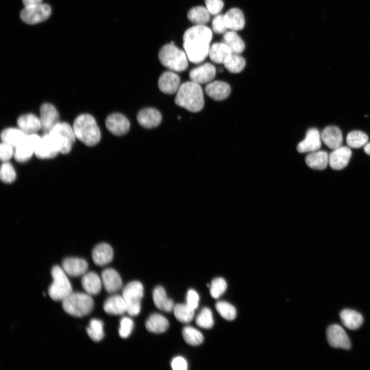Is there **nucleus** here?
<instances>
[{"instance_id":"nucleus-10","label":"nucleus","mask_w":370,"mask_h":370,"mask_svg":"<svg viewBox=\"0 0 370 370\" xmlns=\"http://www.w3.org/2000/svg\"><path fill=\"white\" fill-rule=\"evenodd\" d=\"M50 132L60 142V153L66 154L70 152L76 138L73 128L66 122H59Z\"/></svg>"},{"instance_id":"nucleus-44","label":"nucleus","mask_w":370,"mask_h":370,"mask_svg":"<svg viewBox=\"0 0 370 370\" xmlns=\"http://www.w3.org/2000/svg\"><path fill=\"white\" fill-rule=\"evenodd\" d=\"M227 283L222 278L213 279L210 285V292L211 296L215 299L219 298L227 289Z\"/></svg>"},{"instance_id":"nucleus-11","label":"nucleus","mask_w":370,"mask_h":370,"mask_svg":"<svg viewBox=\"0 0 370 370\" xmlns=\"http://www.w3.org/2000/svg\"><path fill=\"white\" fill-rule=\"evenodd\" d=\"M36 133L26 134L22 142L15 148L14 157L20 162L29 159L34 154L35 149L41 140Z\"/></svg>"},{"instance_id":"nucleus-28","label":"nucleus","mask_w":370,"mask_h":370,"mask_svg":"<svg viewBox=\"0 0 370 370\" xmlns=\"http://www.w3.org/2000/svg\"><path fill=\"white\" fill-rule=\"evenodd\" d=\"M153 299L155 305L159 309L165 312L173 310L174 304L173 300L167 297L165 289L160 286L155 288L153 292Z\"/></svg>"},{"instance_id":"nucleus-33","label":"nucleus","mask_w":370,"mask_h":370,"mask_svg":"<svg viewBox=\"0 0 370 370\" xmlns=\"http://www.w3.org/2000/svg\"><path fill=\"white\" fill-rule=\"evenodd\" d=\"M340 317L343 324L351 330L358 329L363 321V317L360 313L349 309L342 310Z\"/></svg>"},{"instance_id":"nucleus-34","label":"nucleus","mask_w":370,"mask_h":370,"mask_svg":"<svg viewBox=\"0 0 370 370\" xmlns=\"http://www.w3.org/2000/svg\"><path fill=\"white\" fill-rule=\"evenodd\" d=\"M169 326L168 320L159 313L151 315L145 322L146 329L154 333H162L165 331Z\"/></svg>"},{"instance_id":"nucleus-48","label":"nucleus","mask_w":370,"mask_h":370,"mask_svg":"<svg viewBox=\"0 0 370 370\" xmlns=\"http://www.w3.org/2000/svg\"><path fill=\"white\" fill-rule=\"evenodd\" d=\"M212 29L216 33L226 32L227 28L224 22V15L218 14L215 15L212 21Z\"/></svg>"},{"instance_id":"nucleus-13","label":"nucleus","mask_w":370,"mask_h":370,"mask_svg":"<svg viewBox=\"0 0 370 370\" xmlns=\"http://www.w3.org/2000/svg\"><path fill=\"white\" fill-rule=\"evenodd\" d=\"M42 129L45 133L50 132L59 123V114L52 104L45 103L40 110Z\"/></svg>"},{"instance_id":"nucleus-16","label":"nucleus","mask_w":370,"mask_h":370,"mask_svg":"<svg viewBox=\"0 0 370 370\" xmlns=\"http://www.w3.org/2000/svg\"><path fill=\"white\" fill-rule=\"evenodd\" d=\"M351 154V151L349 147L341 146L334 149L329 154L328 164L334 170H342L348 164Z\"/></svg>"},{"instance_id":"nucleus-45","label":"nucleus","mask_w":370,"mask_h":370,"mask_svg":"<svg viewBox=\"0 0 370 370\" xmlns=\"http://www.w3.org/2000/svg\"><path fill=\"white\" fill-rule=\"evenodd\" d=\"M1 180L6 183L13 182L16 177L15 171L9 162L6 161L2 164L0 170Z\"/></svg>"},{"instance_id":"nucleus-30","label":"nucleus","mask_w":370,"mask_h":370,"mask_svg":"<svg viewBox=\"0 0 370 370\" xmlns=\"http://www.w3.org/2000/svg\"><path fill=\"white\" fill-rule=\"evenodd\" d=\"M232 53L230 48L224 42H216L210 46L209 56L213 62L224 64Z\"/></svg>"},{"instance_id":"nucleus-3","label":"nucleus","mask_w":370,"mask_h":370,"mask_svg":"<svg viewBox=\"0 0 370 370\" xmlns=\"http://www.w3.org/2000/svg\"><path fill=\"white\" fill-rule=\"evenodd\" d=\"M72 128L76 138L87 146H94L100 140V131L90 115L84 114L78 116L73 122Z\"/></svg>"},{"instance_id":"nucleus-23","label":"nucleus","mask_w":370,"mask_h":370,"mask_svg":"<svg viewBox=\"0 0 370 370\" xmlns=\"http://www.w3.org/2000/svg\"><path fill=\"white\" fill-rule=\"evenodd\" d=\"M224 20L227 28L230 30H240L245 25L244 13L240 9L237 8L230 9L224 14Z\"/></svg>"},{"instance_id":"nucleus-26","label":"nucleus","mask_w":370,"mask_h":370,"mask_svg":"<svg viewBox=\"0 0 370 370\" xmlns=\"http://www.w3.org/2000/svg\"><path fill=\"white\" fill-rule=\"evenodd\" d=\"M17 125L26 134H35L42 128L40 118L32 114L20 116L17 121Z\"/></svg>"},{"instance_id":"nucleus-51","label":"nucleus","mask_w":370,"mask_h":370,"mask_svg":"<svg viewBox=\"0 0 370 370\" xmlns=\"http://www.w3.org/2000/svg\"><path fill=\"white\" fill-rule=\"evenodd\" d=\"M171 364L174 370H186L188 367L186 359L180 356L175 357L172 360Z\"/></svg>"},{"instance_id":"nucleus-7","label":"nucleus","mask_w":370,"mask_h":370,"mask_svg":"<svg viewBox=\"0 0 370 370\" xmlns=\"http://www.w3.org/2000/svg\"><path fill=\"white\" fill-rule=\"evenodd\" d=\"M122 297L126 305V312L131 316L138 315L141 310L143 287L139 281L128 283L123 289Z\"/></svg>"},{"instance_id":"nucleus-2","label":"nucleus","mask_w":370,"mask_h":370,"mask_svg":"<svg viewBox=\"0 0 370 370\" xmlns=\"http://www.w3.org/2000/svg\"><path fill=\"white\" fill-rule=\"evenodd\" d=\"M175 103L193 113L200 111L204 106V98L200 84L192 81L182 83L177 92Z\"/></svg>"},{"instance_id":"nucleus-49","label":"nucleus","mask_w":370,"mask_h":370,"mask_svg":"<svg viewBox=\"0 0 370 370\" xmlns=\"http://www.w3.org/2000/svg\"><path fill=\"white\" fill-rule=\"evenodd\" d=\"M14 147L6 143L3 142L0 146V158L2 161L6 162L14 156Z\"/></svg>"},{"instance_id":"nucleus-20","label":"nucleus","mask_w":370,"mask_h":370,"mask_svg":"<svg viewBox=\"0 0 370 370\" xmlns=\"http://www.w3.org/2000/svg\"><path fill=\"white\" fill-rule=\"evenodd\" d=\"M205 92L212 99L221 101L227 98L231 93L230 86L221 81L211 82L206 86Z\"/></svg>"},{"instance_id":"nucleus-39","label":"nucleus","mask_w":370,"mask_h":370,"mask_svg":"<svg viewBox=\"0 0 370 370\" xmlns=\"http://www.w3.org/2000/svg\"><path fill=\"white\" fill-rule=\"evenodd\" d=\"M182 335L185 342L192 346L199 345L203 341L202 334L191 326L184 327L182 329Z\"/></svg>"},{"instance_id":"nucleus-1","label":"nucleus","mask_w":370,"mask_h":370,"mask_svg":"<svg viewBox=\"0 0 370 370\" xmlns=\"http://www.w3.org/2000/svg\"><path fill=\"white\" fill-rule=\"evenodd\" d=\"M212 38V30L206 25H195L185 31L183 48L190 62L198 64L206 59Z\"/></svg>"},{"instance_id":"nucleus-53","label":"nucleus","mask_w":370,"mask_h":370,"mask_svg":"<svg viewBox=\"0 0 370 370\" xmlns=\"http://www.w3.org/2000/svg\"><path fill=\"white\" fill-rule=\"evenodd\" d=\"M364 152L370 156V142L367 143L364 146Z\"/></svg>"},{"instance_id":"nucleus-40","label":"nucleus","mask_w":370,"mask_h":370,"mask_svg":"<svg viewBox=\"0 0 370 370\" xmlns=\"http://www.w3.org/2000/svg\"><path fill=\"white\" fill-rule=\"evenodd\" d=\"M368 140V136L360 131H351L346 137V142L348 146L356 149L364 146L367 143Z\"/></svg>"},{"instance_id":"nucleus-27","label":"nucleus","mask_w":370,"mask_h":370,"mask_svg":"<svg viewBox=\"0 0 370 370\" xmlns=\"http://www.w3.org/2000/svg\"><path fill=\"white\" fill-rule=\"evenodd\" d=\"M103 309L109 314L120 315L126 312V305L122 295L115 294L106 299Z\"/></svg>"},{"instance_id":"nucleus-15","label":"nucleus","mask_w":370,"mask_h":370,"mask_svg":"<svg viewBox=\"0 0 370 370\" xmlns=\"http://www.w3.org/2000/svg\"><path fill=\"white\" fill-rule=\"evenodd\" d=\"M216 72L213 64L206 63L191 70L189 76L191 81L199 84L209 83L214 78Z\"/></svg>"},{"instance_id":"nucleus-25","label":"nucleus","mask_w":370,"mask_h":370,"mask_svg":"<svg viewBox=\"0 0 370 370\" xmlns=\"http://www.w3.org/2000/svg\"><path fill=\"white\" fill-rule=\"evenodd\" d=\"M321 138L329 148L333 150L341 146L343 141L341 130L332 125L327 126L323 130Z\"/></svg>"},{"instance_id":"nucleus-9","label":"nucleus","mask_w":370,"mask_h":370,"mask_svg":"<svg viewBox=\"0 0 370 370\" xmlns=\"http://www.w3.org/2000/svg\"><path fill=\"white\" fill-rule=\"evenodd\" d=\"M60 150V142L57 137L49 132L41 138L34 154L40 159H49L55 157Z\"/></svg>"},{"instance_id":"nucleus-35","label":"nucleus","mask_w":370,"mask_h":370,"mask_svg":"<svg viewBox=\"0 0 370 370\" xmlns=\"http://www.w3.org/2000/svg\"><path fill=\"white\" fill-rule=\"evenodd\" d=\"M210 15L207 8L202 6L191 8L187 13L189 20L195 25H206L209 22Z\"/></svg>"},{"instance_id":"nucleus-29","label":"nucleus","mask_w":370,"mask_h":370,"mask_svg":"<svg viewBox=\"0 0 370 370\" xmlns=\"http://www.w3.org/2000/svg\"><path fill=\"white\" fill-rule=\"evenodd\" d=\"M82 286L89 295L97 294L102 288V280L94 272L85 273L81 280Z\"/></svg>"},{"instance_id":"nucleus-24","label":"nucleus","mask_w":370,"mask_h":370,"mask_svg":"<svg viewBox=\"0 0 370 370\" xmlns=\"http://www.w3.org/2000/svg\"><path fill=\"white\" fill-rule=\"evenodd\" d=\"M91 255L95 264L98 266H104L112 261L114 252L112 247L109 244L102 243L98 244L94 247Z\"/></svg>"},{"instance_id":"nucleus-17","label":"nucleus","mask_w":370,"mask_h":370,"mask_svg":"<svg viewBox=\"0 0 370 370\" xmlns=\"http://www.w3.org/2000/svg\"><path fill=\"white\" fill-rule=\"evenodd\" d=\"M179 76L172 71L164 72L158 81L159 89L162 92L172 95L177 92L180 87Z\"/></svg>"},{"instance_id":"nucleus-6","label":"nucleus","mask_w":370,"mask_h":370,"mask_svg":"<svg viewBox=\"0 0 370 370\" xmlns=\"http://www.w3.org/2000/svg\"><path fill=\"white\" fill-rule=\"evenodd\" d=\"M53 281L48 289V293L54 301H63L72 292V287L66 273L62 268L56 265L51 271Z\"/></svg>"},{"instance_id":"nucleus-8","label":"nucleus","mask_w":370,"mask_h":370,"mask_svg":"<svg viewBox=\"0 0 370 370\" xmlns=\"http://www.w3.org/2000/svg\"><path fill=\"white\" fill-rule=\"evenodd\" d=\"M51 12L50 6L41 3L25 6L21 11L20 17L23 22L28 24H35L46 20Z\"/></svg>"},{"instance_id":"nucleus-38","label":"nucleus","mask_w":370,"mask_h":370,"mask_svg":"<svg viewBox=\"0 0 370 370\" xmlns=\"http://www.w3.org/2000/svg\"><path fill=\"white\" fill-rule=\"evenodd\" d=\"M194 310L187 303L176 304L173 309L175 318L182 323L191 321L194 316Z\"/></svg>"},{"instance_id":"nucleus-42","label":"nucleus","mask_w":370,"mask_h":370,"mask_svg":"<svg viewBox=\"0 0 370 370\" xmlns=\"http://www.w3.org/2000/svg\"><path fill=\"white\" fill-rule=\"evenodd\" d=\"M215 307L219 314L225 319L231 321L235 318L236 310L230 303L225 301H219L216 304Z\"/></svg>"},{"instance_id":"nucleus-19","label":"nucleus","mask_w":370,"mask_h":370,"mask_svg":"<svg viewBox=\"0 0 370 370\" xmlns=\"http://www.w3.org/2000/svg\"><path fill=\"white\" fill-rule=\"evenodd\" d=\"M161 119L160 112L154 108H143L140 110L137 115L138 123L146 128H152L158 126Z\"/></svg>"},{"instance_id":"nucleus-32","label":"nucleus","mask_w":370,"mask_h":370,"mask_svg":"<svg viewBox=\"0 0 370 370\" xmlns=\"http://www.w3.org/2000/svg\"><path fill=\"white\" fill-rule=\"evenodd\" d=\"M224 42L232 53L240 54L245 49V44L240 36L235 31L226 32L223 36Z\"/></svg>"},{"instance_id":"nucleus-52","label":"nucleus","mask_w":370,"mask_h":370,"mask_svg":"<svg viewBox=\"0 0 370 370\" xmlns=\"http://www.w3.org/2000/svg\"><path fill=\"white\" fill-rule=\"evenodd\" d=\"M24 6H29L42 3V0H22Z\"/></svg>"},{"instance_id":"nucleus-46","label":"nucleus","mask_w":370,"mask_h":370,"mask_svg":"<svg viewBox=\"0 0 370 370\" xmlns=\"http://www.w3.org/2000/svg\"><path fill=\"white\" fill-rule=\"evenodd\" d=\"M134 327L133 320L128 317L122 318L120 322L119 334L122 338H127L132 333Z\"/></svg>"},{"instance_id":"nucleus-22","label":"nucleus","mask_w":370,"mask_h":370,"mask_svg":"<svg viewBox=\"0 0 370 370\" xmlns=\"http://www.w3.org/2000/svg\"><path fill=\"white\" fill-rule=\"evenodd\" d=\"M101 280L105 289L109 293L116 292L122 288L121 278L114 269L107 268L102 271Z\"/></svg>"},{"instance_id":"nucleus-47","label":"nucleus","mask_w":370,"mask_h":370,"mask_svg":"<svg viewBox=\"0 0 370 370\" xmlns=\"http://www.w3.org/2000/svg\"><path fill=\"white\" fill-rule=\"evenodd\" d=\"M205 3L211 15H213L218 14L224 6L222 0H205Z\"/></svg>"},{"instance_id":"nucleus-43","label":"nucleus","mask_w":370,"mask_h":370,"mask_svg":"<svg viewBox=\"0 0 370 370\" xmlns=\"http://www.w3.org/2000/svg\"><path fill=\"white\" fill-rule=\"evenodd\" d=\"M196 323L200 327L209 329L214 324L213 315L210 309L203 308L196 318Z\"/></svg>"},{"instance_id":"nucleus-12","label":"nucleus","mask_w":370,"mask_h":370,"mask_svg":"<svg viewBox=\"0 0 370 370\" xmlns=\"http://www.w3.org/2000/svg\"><path fill=\"white\" fill-rule=\"evenodd\" d=\"M327 339L329 344L334 348L348 349L350 342L343 328L338 324L329 326L326 330Z\"/></svg>"},{"instance_id":"nucleus-50","label":"nucleus","mask_w":370,"mask_h":370,"mask_svg":"<svg viewBox=\"0 0 370 370\" xmlns=\"http://www.w3.org/2000/svg\"><path fill=\"white\" fill-rule=\"evenodd\" d=\"M187 304L191 308L196 309L198 306L199 297L197 292L193 289L188 290L186 297Z\"/></svg>"},{"instance_id":"nucleus-4","label":"nucleus","mask_w":370,"mask_h":370,"mask_svg":"<svg viewBox=\"0 0 370 370\" xmlns=\"http://www.w3.org/2000/svg\"><path fill=\"white\" fill-rule=\"evenodd\" d=\"M158 59L163 66L172 71H184L189 65V60L184 50L176 46L173 42L161 48Z\"/></svg>"},{"instance_id":"nucleus-36","label":"nucleus","mask_w":370,"mask_h":370,"mask_svg":"<svg viewBox=\"0 0 370 370\" xmlns=\"http://www.w3.org/2000/svg\"><path fill=\"white\" fill-rule=\"evenodd\" d=\"M26 135L20 128H8L2 131L1 138L3 142L12 145L15 149L22 142Z\"/></svg>"},{"instance_id":"nucleus-41","label":"nucleus","mask_w":370,"mask_h":370,"mask_svg":"<svg viewBox=\"0 0 370 370\" xmlns=\"http://www.w3.org/2000/svg\"><path fill=\"white\" fill-rule=\"evenodd\" d=\"M86 331L89 337L95 342L100 341L104 336L103 323L100 320H90Z\"/></svg>"},{"instance_id":"nucleus-14","label":"nucleus","mask_w":370,"mask_h":370,"mask_svg":"<svg viewBox=\"0 0 370 370\" xmlns=\"http://www.w3.org/2000/svg\"><path fill=\"white\" fill-rule=\"evenodd\" d=\"M105 126L113 135L121 136L128 132L130 123L127 118L122 114L113 113L106 118Z\"/></svg>"},{"instance_id":"nucleus-37","label":"nucleus","mask_w":370,"mask_h":370,"mask_svg":"<svg viewBox=\"0 0 370 370\" xmlns=\"http://www.w3.org/2000/svg\"><path fill=\"white\" fill-rule=\"evenodd\" d=\"M225 67L230 72L237 73L243 70L246 66L245 59L238 54L232 53L224 63Z\"/></svg>"},{"instance_id":"nucleus-5","label":"nucleus","mask_w":370,"mask_h":370,"mask_svg":"<svg viewBox=\"0 0 370 370\" xmlns=\"http://www.w3.org/2000/svg\"><path fill=\"white\" fill-rule=\"evenodd\" d=\"M62 307L68 314L76 317H82L92 311L94 301L88 293L72 292L62 301Z\"/></svg>"},{"instance_id":"nucleus-21","label":"nucleus","mask_w":370,"mask_h":370,"mask_svg":"<svg viewBox=\"0 0 370 370\" xmlns=\"http://www.w3.org/2000/svg\"><path fill=\"white\" fill-rule=\"evenodd\" d=\"M62 268L70 276L76 277L84 275L88 269L87 262L78 257H68L62 262Z\"/></svg>"},{"instance_id":"nucleus-18","label":"nucleus","mask_w":370,"mask_h":370,"mask_svg":"<svg viewBox=\"0 0 370 370\" xmlns=\"http://www.w3.org/2000/svg\"><path fill=\"white\" fill-rule=\"evenodd\" d=\"M321 136L319 131L311 128L307 132L305 138L297 146L299 153H311L318 151L321 146Z\"/></svg>"},{"instance_id":"nucleus-31","label":"nucleus","mask_w":370,"mask_h":370,"mask_svg":"<svg viewBox=\"0 0 370 370\" xmlns=\"http://www.w3.org/2000/svg\"><path fill=\"white\" fill-rule=\"evenodd\" d=\"M307 165L310 168L323 170L328 164V154L325 151H316L310 153L305 158Z\"/></svg>"}]
</instances>
